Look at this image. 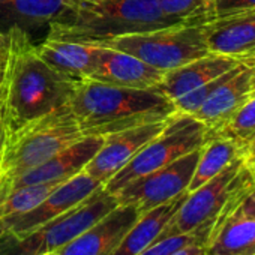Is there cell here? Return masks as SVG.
<instances>
[{"label":"cell","mask_w":255,"mask_h":255,"mask_svg":"<svg viewBox=\"0 0 255 255\" xmlns=\"http://www.w3.org/2000/svg\"><path fill=\"white\" fill-rule=\"evenodd\" d=\"M8 35L9 54L0 83V111L6 131H14L68 105L81 78L60 74L47 65L27 30L12 27Z\"/></svg>","instance_id":"obj_1"},{"label":"cell","mask_w":255,"mask_h":255,"mask_svg":"<svg viewBox=\"0 0 255 255\" xmlns=\"http://www.w3.org/2000/svg\"><path fill=\"white\" fill-rule=\"evenodd\" d=\"M83 137H105L147 123L164 122L176 107L158 87L128 89L81 78L69 99Z\"/></svg>","instance_id":"obj_2"},{"label":"cell","mask_w":255,"mask_h":255,"mask_svg":"<svg viewBox=\"0 0 255 255\" xmlns=\"http://www.w3.org/2000/svg\"><path fill=\"white\" fill-rule=\"evenodd\" d=\"M164 14L159 0H75L48 24V39L102 45L117 36L180 24Z\"/></svg>","instance_id":"obj_3"},{"label":"cell","mask_w":255,"mask_h":255,"mask_svg":"<svg viewBox=\"0 0 255 255\" xmlns=\"http://www.w3.org/2000/svg\"><path fill=\"white\" fill-rule=\"evenodd\" d=\"M83 138L69 104L6 131L0 153V186L11 194V185L24 173L48 161Z\"/></svg>","instance_id":"obj_4"},{"label":"cell","mask_w":255,"mask_h":255,"mask_svg":"<svg viewBox=\"0 0 255 255\" xmlns=\"http://www.w3.org/2000/svg\"><path fill=\"white\" fill-rule=\"evenodd\" d=\"M252 189H255L254 173L242 156L233 161L218 176L188 192L182 206L158 239L186 234L207 222H215L224 209L239 204Z\"/></svg>","instance_id":"obj_5"},{"label":"cell","mask_w":255,"mask_h":255,"mask_svg":"<svg viewBox=\"0 0 255 255\" xmlns=\"http://www.w3.org/2000/svg\"><path fill=\"white\" fill-rule=\"evenodd\" d=\"M101 47L131 54L162 72L210 54L207 23H180L150 32L117 36Z\"/></svg>","instance_id":"obj_6"},{"label":"cell","mask_w":255,"mask_h":255,"mask_svg":"<svg viewBox=\"0 0 255 255\" xmlns=\"http://www.w3.org/2000/svg\"><path fill=\"white\" fill-rule=\"evenodd\" d=\"M117 206L116 195L107 192L102 185L72 209L24 236H0V255H45L57 252Z\"/></svg>","instance_id":"obj_7"},{"label":"cell","mask_w":255,"mask_h":255,"mask_svg":"<svg viewBox=\"0 0 255 255\" xmlns=\"http://www.w3.org/2000/svg\"><path fill=\"white\" fill-rule=\"evenodd\" d=\"M210 135L209 128L191 114L174 113L164 129L152 138L117 174L104 183V189L116 195L132 180L156 171L176 159L201 149Z\"/></svg>","instance_id":"obj_8"},{"label":"cell","mask_w":255,"mask_h":255,"mask_svg":"<svg viewBox=\"0 0 255 255\" xmlns=\"http://www.w3.org/2000/svg\"><path fill=\"white\" fill-rule=\"evenodd\" d=\"M200 150L197 149L156 171L128 183L116 194L117 203L132 204L143 215L186 192L200 158Z\"/></svg>","instance_id":"obj_9"},{"label":"cell","mask_w":255,"mask_h":255,"mask_svg":"<svg viewBox=\"0 0 255 255\" xmlns=\"http://www.w3.org/2000/svg\"><path fill=\"white\" fill-rule=\"evenodd\" d=\"M101 186L102 183L96 182L89 174L81 171L72 179L57 185L33 209L21 215L3 219L0 222V236H11V237L24 236L26 233L35 230L36 227L72 209Z\"/></svg>","instance_id":"obj_10"},{"label":"cell","mask_w":255,"mask_h":255,"mask_svg":"<svg viewBox=\"0 0 255 255\" xmlns=\"http://www.w3.org/2000/svg\"><path fill=\"white\" fill-rule=\"evenodd\" d=\"M167 120L147 123L122 132L105 135L101 149L86 165L84 173L104 185L164 129Z\"/></svg>","instance_id":"obj_11"},{"label":"cell","mask_w":255,"mask_h":255,"mask_svg":"<svg viewBox=\"0 0 255 255\" xmlns=\"http://www.w3.org/2000/svg\"><path fill=\"white\" fill-rule=\"evenodd\" d=\"M254 92V63L242 62L236 68L221 75L216 86L192 114L213 132L233 116V113Z\"/></svg>","instance_id":"obj_12"},{"label":"cell","mask_w":255,"mask_h":255,"mask_svg":"<svg viewBox=\"0 0 255 255\" xmlns=\"http://www.w3.org/2000/svg\"><path fill=\"white\" fill-rule=\"evenodd\" d=\"M138 218L140 212L135 206L119 204L57 251V255H111Z\"/></svg>","instance_id":"obj_13"},{"label":"cell","mask_w":255,"mask_h":255,"mask_svg":"<svg viewBox=\"0 0 255 255\" xmlns=\"http://www.w3.org/2000/svg\"><path fill=\"white\" fill-rule=\"evenodd\" d=\"M164 74L131 54L99 45L96 65L87 78L116 87L152 89L161 83Z\"/></svg>","instance_id":"obj_14"},{"label":"cell","mask_w":255,"mask_h":255,"mask_svg":"<svg viewBox=\"0 0 255 255\" xmlns=\"http://www.w3.org/2000/svg\"><path fill=\"white\" fill-rule=\"evenodd\" d=\"M104 137H83L77 143L63 149L48 161L20 176L12 185L11 192L21 186L62 183L84 171L86 165L101 149Z\"/></svg>","instance_id":"obj_15"},{"label":"cell","mask_w":255,"mask_h":255,"mask_svg":"<svg viewBox=\"0 0 255 255\" xmlns=\"http://www.w3.org/2000/svg\"><path fill=\"white\" fill-rule=\"evenodd\" d=\"M207 45L213 54L249 62L255 57V11L209 21Z\"/></svg>","instance_id":"obj_16"},{"label":"cell","mask_w":255,"mask_h":255,"mask_svg":"<svg viewBox=\"0 0 255 255\" xmlns=\"http://www.w3.org/2000/svg\"><path fill=\"white\" fill-rule=\"evenodd\" d=\"M240 63L242 60L210 53L201 59L192 60L180 68L165 72L156 87L167 98L176 101L186 93H191L201 86L216 80Z\"/></svg>","instance_id":"obj_17"},{"label":"cell","mask_w":255,"mask_h":255,"mask_svg":"<svg viewBox=\"0 0 255 255\" xmlns=\"http://www.w3.org/2000/svg\"><path fill=\"white\" fill-rule=\"evenodd\" d=\"M75 0H0V32L12 27L29 32L30 27L47 26L68 12Z\"/></svg>","instance_id":"obj_18"},{"label":"cell","mask_w":255,"mask_h":255,"mask_svg":"<svg viewBox=\"0 0 255 255\" xmlns=\"http://www.w3.org/2000/svg\"><path fill=\"white\" fill-rule=\"evenodd\" d=\"M36 51L57 72L74 78H87L96 65L99 45L47 38L41 45H36Z\"/></svg>","instance_id":"obj_19"},{"label":"cell","mask_w":255,"mask_h":255,"mask_svg":"<svg viewBox=\"0 0 255 255\" xmlns=\"http://www.w3.org/2000/svg\"><path fill=\"white\" fill-rule=\"evenodd\" d=\"M188 191L177 195L176 198L140 215L135 224L126 231L119 246L114 249L111 255H137L150 246L165 228L168 221L182 206L183 200L186 198Z\"/></svg>","instance_id":"obj_20"},{"label":"cell","mask_w":255,"mask_h":255,"mask_svg":"<svg viewBox=\"0 0 255 255\" xmlns=\"http://www.w3.org/2000/svg\"><path fill=\"white\" fill-rule=\"evenodd\" d=\"M207 255H255V219H248L231 212L213 224Z\"/></svg>","instance_id":"obj_21"},{"label":"cell","mask_w":255,"mask_h":255,"mask_svg":"<svg viewBox=\"0 0 255 255\" xmlns=\"http://www.w3.org/2000/svg\"><path fill=\"white\" fill-rule=\"evenodd\" d=\"M245 147L234 140L210 134L207 141L200 150V158L188 186V192L200 188L215 176H218L224 168H227L233 161L242 158Z\"/></svg>","instance_id":"obj_22"},{"label":"cell","mask_w":255,"mask_h":255,"mask_svg":"<svg viewBox=\"0 0 255 255\" xmlns=\"http://www.w3.org/2000/svg\"><path fill=\"white\" fill-rule=\"evenodd\" d=\"M210 134L234 140L245 147L255 137V92H252L219 129Z\"/></svg>","instance_id":"obj_23"},{"label":"cell","mask_w":255,"mask_h":255,"mask_svg":"<svg viewBox=\"0 0 255 255\" xmlns=\"http://www.w3.org/2000/svg\"><path fill=\"white\" fill-rule=\"evenodd\" d=\"M57 185L60 183H42V185H29L14 189L0 204V222L6 218L21 215L36 204H39Z\"/></svg>","instance_id":"obj_24"},{"label":"cell","mask_w":255,"mask_h":255,"mask_svg":"<svg viewBox=\"0 0 255 255\" xmlns=\"http://www.w3.org/2000/svg\"><path fill=\"white\" fill-rule=\"evenodd\" d=\"M165 15L183 23L212 21L213 0H159Z\"/></svg>","instance_id":"obj_25"},{"label":"cell","mask_w":255,"mask_h":255,"mask_svg":"<svg viewBox=\"0 0 255 255\" xmlns=\"http://www.w3.org/2000/svg\"><path fill=\"white\" fill-rule=\"evenodd\" d=\"M213 222H207L197 230L186 233V234H177V236H170V237H162L156 239L150 246H147L144 251H141L137 255H171L174 251H177L182 246H186L192 242H200L209 240L210 231H212Z\"/></svg>","instance_id":"obj_26"},{"label":"cell","mask_w":255,"mask_h":255,"mask_svg":"<svg viewBox=\"0 0 255 255\" xmlns=\"http://www.w3.org/2000/svg\"><path fill=\"white\" fill-rule=\"evenodd\" d=\"M255 11V0H213L212 20Z\"/></svg>","instance_id":"obj_27"},{"label":"cell","mask_w":255,"mask_h":255,"mask_svg":"<svg viewBox=\"0 0 255 255\" xmlns=\"http://www.w3.org/2000/svg\"><path fill=\"white\" fill-rule=\"evenodd\" d=\"M233 212L242 218L255 219V189L246 194Z\"/></svg>","instance_id":"obj_28"},{"label":"cell","mask_w":255,"mask_h":255,"mask_svg":"<svg viewBox=\"0 0 255 255\" xmlns=\"http://www.w3.org/2000/svg\"><path fill=\"white\" fill-rule=\"evenodd\" d=\"M171 255H207V242H192L186 246L179 248Z\"/></svg>","instance_id":"obj_29"},{"label":"cell","mask_w":255,"mask_h":255,"mask_svg":"<svg viewBox=\"0 0 255 255\" xmlns=\"http://www.w3.org/2000/svg\"><path fill=\"white\" fill-rule=\"evenodd\" d=\"M8 54H9V35L8 32L6 33L0 32V83H2V78L5 74Z\"/></svg>","instance_id":"obj_30"},{"label":"cell","mask_w":255,"mask_h":255,"mask_svg":"<svg viewBox=\"0 0 255 255\" xmlns=\"http://www.w3.org/2000/svg\"><path fill=\"white\" fill-rule=\"evenodd\" d=\"M246 165L254 170L255 168V137L245 146V153H243Z\"/></svg>","instance_id":"obj_31"},{"label":"cell","mask_w":255,"mask_h":255,"mask_svg":"<svg viewBox=\"0 0 255 255\" xmlns=\"http://www.w3.org/2000/svg\"><path fill=\"white\" fill-rule=\"evenodd\" d=\"M5 137H6V126H5L2 111H0V153H2V149H3V144H5Z\"/></svg>","instance_id":"obj_32"},{"label":"cell","mask_w":255,"mask_h":255,"mask_svg":"<svg viewBox=\"0 0 255 255\" xmlns=\"http://www.w3.org/2000/svg\"><path fill=\"white\" fill-rule=\"evenodd\" d=\"M249 62H252V63H254V92H255V57H252Z\"/></svg>","instance_id":"obj_33"},{"label":"cell","mask_w":255,"mask_h":255,"mask_svg":"<svg viewBox=\"0 0 255 255\" xmlns=\"http://www.w3.org/2000/svg\"><path fill=\"white\" fill-rule=\"evenodd\" d=\"M45 255H57V252H50V254H45Z\"/></svg>","instance_id":"obj_34"},{"label":"cell","mask_w":255,"mask_h":255,"mask_svg":"<svg viewBox=\"0 0 255 255\" xmlns=\"http://www.w3.org/2000/svg\"><path fill=\"white\" fill-rule=\"evenodd\" d=\"M252 173H254V179H255V168L252 170Z\"/></svg>","instance_id":"obj_35"}]
</instances>
